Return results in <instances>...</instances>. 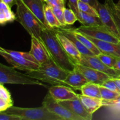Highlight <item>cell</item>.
Instances as JSON below:
<instances>
[{
  "label": "cell",
  "instance_id": "7a4b0ae2",
  "mask_svg": "<svg viewBox=\"0 0 120 120\" xmlns=\"http://www.w3.org/2000/svg\"><path fill=\"white\" fill-rule=\"evenodd\" d=\"M25 73L32 78L51 86L58 84L66 86L64 83V80L66 78L69 71L61 68L50 58L41 64L38 69L26 71Z\"/></svg>",
  "mask_w": 120,
  "mask_h": 120
},
{
  "label": "cell",
  "instance_id": "52a82bcc",
  "mask_svg": "<svg viewBox=\"0 0 120 120\" xmlns=\"http://www.w3.org/2000/svg\"><path fill=\"white\" fill-rule=\"evenodd\" d=\"M80 32L88 35L96 39L112 43H120V39L110 31L106 27L103 25L84 26L81 25L76 28Z\"/></svg>",
  "mask_w": 120,
  "mask_h": 120
},
{
  "label": "cell",
  "instance_id": "ffe728a7",
  "mask_svg": "<svg viewBox=\"0 0 120 120\" xmlns=\"http://www.w3.org/2000/svg\"><path fill=\"white\" fill-rule=\"evenodd\" d=\"M79 98L87 111L91 114L104 105V101L101 98L89 97L82 94H79Z\"/></svg>",
  "mask_w": 120,
  "mask_h": 120
},
{
  "label": "cell",
  "instance_id": "e0dca14e",
  "mask_svg": "<svg viewBox=\"0 0 120 120\" xmlns=\"http://www.w3.org/2000/svg\"><path fill=\"white\" fill-rule=\"evenodd\" d=\"M26 7L44 26L48 28L45 18L44 8L46 2L43 0H22Z\"/></svg>",
  "mask_w": 120,
  "mask_h": 120
},
{
  "label": "cell",
  "instance_id": "6da1fadb",
  "mask_svg": "<svg viewBox=\"0 0 120 120\" xmlns=\"http://www.w3.org/2000/svg\"><path fill=\"white\" fill-rule=\"evenodd\" d=\"M41 39L49 52L51 58L66 71L75 69V64L70 58L55 35L54 29L44 28L41 34Z\"/></svg>",
  "mask_w": 120,
  "mask_h": 120
},
{
  "label": "cell",
  "instance_id": "ba28073f",
  "mask_svg": "<svg viewBox=\"0 0 120 120\" xmlns=\"http://www.w3.org/2000/svg\"><path fill=\"white\" fill-rule=\"evenodd\" d=\"M42 105L45 106L51 112L59 116L62 120H83L82 118L75 114L60 102L54 99L49 92L43 98Z\"/></svg>",
  "mask_w": 120,
  "mask_h": 120
},
{
  "label": "cell",
  "instance_id": "8d00e7d4",
  "mask_svg": "<svg viewBox=\"0 0 120 120\" xmlns=\"http://www.w3.org/2000/svg\"><path fill=\"white\" fill-rule=\"evenodd\" d=\"M81 1H83V2H86V3H87L91 5L92 7H93L94 8H97V5H98V4L99 2V1L98 0H80Z\"/></svg>",
  "mask_w": 120,
  "mask_h": 120
},
{
  "label": "cell",
  "instance_id": "cb8c5ba5",
  "mask_svg": "<svg viewBox=\"0 0 120 120\" xmlns=\"http://www.w3.org/2000/svg\"><path fill=\"white\" fill-rule=\"evenodd\" d=\"M73 32L74 35L76 38L86 47L89 49L90 51L92 52L96 56H97L101 53L99 49L97 48V46L91 41L85 35L83 34L82 33L80 32L78 30H76V28H72Z\"/></svg>",
  "mask_w": 120,
  "mask_h": 120
},
{
  "label": "cell",
  "instance_id": "484cf974",
  "mask_svg": "<svg viewBox=\"0 0 120 120\" xmlns=\"http://www.w3.org/2000/svg\"><path fill=\"white\" fill-rule=\"evenodd\" d=\"M100 86V85L99 84L89 82L84 86L82 87L80 91L82 94L84 95V96L101 98Z\"/></svg>",
  "mask_w": 120,
  "mask_h": 120
},
{
  "label": "cell",
  "instance_id": "83f0119b",
  "mask_svg": "<svg viewBox=\"0 0 120 120\" xmlns=\"http://www.w3.org/2000/svg\"><path fill=\"white\" fill-rule=\"evenodd\" d=\"M77 6H78L79 10L80 11L86 13L89 15H93V16L99 17L97 9L92 7L91 5L79 0Z\"/></svg>",
  "mask_w": 120,
  "mask_h": 120
},
{
  "label": "cell",
  "instance_id": "f1b7e54d",
  "mask_svg": "<svg viewBox=\"0 0 120 120\" xmlns=\"http://www.w3.org/2000/svg\"><path fill=\"white\" fill-rule=\"evenodd\" d=\"M64 22L67 26L71 25L78 21L77 15L75 12L70 8H64Z\"/></svg>",
  "mask_w": 120,
  "mask_h": 120
},
{
  "label": "cell",
  "instance_id": "7402d4cb",
  "mask_svg": "<svg viewBox=\"0 0 120 120\" xmlns=\"http://www.w3.org/2000/svg\"><path fill=\"white\" fill-rule=\"evenodd\" d=\"M78 21L84 26H93L103 25L99 17L93 16L83 12L79 11L76 14ZM104 26V25H103Z\"/></svg>",
  "mask_w": 120,
  "mask_h": 120
},
{
  "label": "cell",
  "instance_id": "30bf717a",
  "mask_svg": "<svg viewBox=\"0 0 120 120\" xmlns=\"http://www.w3.org/2000/svg\"><path fill=\"white\" fill-rule=\"evenodd\" d=\"M75 69L83 74L88 82L99 84L100 86L102 85L105 80L110 78H112L104 73L101 72L93 68L87 67L80 63H76L75 65Z\"/></svg>",
  "mask_w": 120,
  "mask_h": 120
},
{
  "label": "cell",
  "instance_id": "e575fe53",
  "mask_svg": "<svg viewBox=\"0 0 120 120\" xmlns=\"http://www.w3.org/2000/svg\"><path fill=\"white\" fill-rule=\"evenodd\" d=\"M66 0H48L46 3L51 7H65V2Z\"/></svg>",
  "mask_w": 120,
  "mask_h": 120
},
{
  "label": "cell",
  "instance_id": "4dcf8cb0",
  "mask_svg": "<svg viewBox=\"0 0 120 120\" xmlns=\"http://www.w3.org/2000/svg\"><path fill=\"white\" fill-rule=\"evenodd\" d=\"M65 8V7H64ZM63 7H52L53 12L55 15L56 17L59 21L60 24L62 25V27L68 26L64 22V8Z\"/></svg>",
  "mask_w": 120,
  "mask_h": 120
},
{
  "label": "cell",
  "instance_id": "f546056e",
  "mask_svg": "<svg viewBox=\"0 0 120 120\" xmlns=\"http://www.w3.org/2000/svg\"><path fill=\"white\" fill-rule=\"evenodd\" d=\"M97 57L105 65L111 68H114L117 58V57H115L112 55H109V54L104 53L102 52L98 55H97Z\"/></svg>",
  "mask_w": 120,
  "mask_h": 120
},
{
  "label": "cell",
  "instance_id": "277c9868",
  "mask_svg": "<svg viewBox=\"0 0 120 120\" xmlns=\"http://www.w3.org/2000/svg\"><path fill=\"white\" fill-rule=\"evenodd\" d=\"M0 54L5 60L18 70L26 71L36 70L40 64L35 59L31 54L25 52H18L0 48Z\"/></svg>",
  "mask_w": 120,
  "mask_h": 120
},
{
  "label": "cell",
  "instance_id": "7c38bea8",
  "mask_svg": "<svg viewBox=\"0 0 120 120\" xmlns=\"http://www.w3.org/2000/svg\"><path fill=\"white\" fill-rule=\"evenodd\" d=\"M48 92L59 102L73 100L79 97V94L74 91V89L62 84L51 86L48 88Z\"/></svg>",
  "mask_w": 120,
  "mask_h": 120
},
{
  "label": "cell",
  "instance_id": "74e56055",
  "mask_svg": "<svg viewBox=\"0 0 120 120\" xmlns=\"http://www.w3.org/2000/svg\"><path fill=\"white\" fill-rule=\"evenodd\" d=\"M1 1L5 3L6 4L9 5L11 8H12L14 5H16V0H1Z\"/></svg>",
  "mask_w": 120,
  "mask_h": 120
},
{
  "label": "cell",
  "instance_id": "8fae6325",
  "mask_svg": "<svg viewBox=\"0 0 120 120\" xmlns=\"http://www.w3.org/2000/svg\"><path fill=\"white\" fill-rule=\"evenodd\" d=\"M54 30L56 38L71 60L75 64L79 63L82 59V54L80 53L75 45L58 29H54Z\"/></svg>",
  "mask_w": 120,
  "mask_h": 120
},
{
  "label": "cell",
  "instance_id": "9a60e30c",
  "mask_svg": "<svg viewBox=\"0 0 120 120\" xmlns=\"http://www.w3.org/2000/svg\"><path fill=\"white\" fill-rule=\"evenodd\" d=\"M60 103L73 112L75 114L82 118L83 120H91L92 119L93 114L87 111L80 100L79 97L75 99L63 101Z\"/></svg>",
  "mask_w": 120,
  "mask_h": 120
},
{
  "label": "cell",
  "instance_id": "4316f807",
  "mask_svg": "<svg viewBox=\"0 0 120 120\" xmlns=\"http://www.w3.org/2000/svg\"><path fill=\"white\" fill-rule=\"evenodd\" d=\"M101 98L104 101L112 102L120 97V93L110 90L103 86H100Z\"/></svg>",
  "mask_w": 120,
  "mask_h": 120
},
{
  "label": "cell",
  "instance_id": "836d02e7",
  "mask_svg": "<svg viewBox=\"0 0 120 120\" xmlns=\"http://www.w3.org/2000/svg\"><path fill=\"white\" fill-rule=\"evenodd\" d=\"M0 120H23L21 117L12 114L8 113L6 112H0Z\"/></svg>",
  "mask_w": 120,
  "mask_h": 120
},
{
  "label": "cell",
  "instance_id": "2e32d148",
  "mask_svg": "<svg viewBox=\"0 0 120 120\" xmlns=\"http://www.w3.org/2000/svg\"><path fill=\"white\" fill-rule=\"evenodd\" d=\"M85 35L97 46L102 53L112 55L117 58H120V43H116L105 42L96 39L88 35Z\"/></svg>",
  "mask_w": 120,
  "mask_h": 120
},
{
  "label": "cell",
  "instance_id": "4fadbf2b",
  "mask_svg": "<svg viewBox=\"0 0 120 120\" xmlns=\"http://www.w3.org/2000/svg\"><path fill=\"white\" fill-rule=\"evenodd\" d=\"M29 53L40 65L51 58L43 41L31 36V47Z\"/></svg>",
  "mask_w": 120,
  "mask_h": 120
},
{
  "label": "cell",
  "instance_id": "1f68e13d",
  "mask_svg": "<svg viewBox=\"0 0 120 120\" xmlns=\"http://www.w3.org/2000/svg\"><path fill=\"white\" fill-rule=\"evenodd\" d=\"M0 99L3 100L13 105V101L10 92L2 84H0Z\"/></svg>",
  "mask_w": 120,
  "mask_h": 120
},
{
  "label": "cell",
  "instance_id": "d590c367",
  "mask_svg": "<svg viewBox=\"0 0 120 120\" xmlns=\"http://www.w3.org/2000/svg\"><path fill=\"white\" fill-rule=\"evenodd\" d=\"M68 5L70 9H72L75 14H77L79 10L78 9V1L79 0H68Z\"/></svg>",
  "mask_w": 120,
  "mask_h": 120
},
{
  "label": "cell",
  "instance_id": "d4e9b609",
  "mask_svg": "<svg viewBox=\"0 0 120 120\" xmlns=\"http://www.w3.org/2000/svg\"><path fill=\"white\" fill-rule=\"evenodd\" d=\"M104 4L111 14L120 35V10L113 0H105Z\"/></svg>",
  "mask_w": 120,
  "mask_h": 120
},
{
  "label": "cell",
  "instance_id": "60d3db41",
  "mask_svg": "<svg viewBox=\"0 0 120 120\" xmlns=\"http://www.w3.org/2000/svg\"><path fill=\"white\" fill-rule=\"evenodd\" d=\"M116 4H117V7H118V8H119L120 10V0H119V1H118V2H117V3Z\"/></svg>",
  "mask_w": 120,
  "mask_h": 120
},
{
  "label": "cell",
  "instance_id": "5b68a950",
  "mask_svg": "<svg viewBox=\"0 0 120 120\" xmlns=\"http://www.w3.org/2000/svg\"><path fill=\"white\" fill-rule=\"evenodd\" d=\"M0 84H14L22 85H38L48 87L46 84L32 78L26 73H21L14 67L0 63Z\"/></svg>",
  "mask_w": 120,
  "mask_h": 120
},
{
  "label": "cell",
  "instance_id": "603a6c76",
  "mask_svg": "<svg viewBox=\"0 0 120 120\" xmlns=\"http://www.w3.org/2000/svg\"><path fill=\"white\" fill-rule=\"evenodd\" d=\"M45 18L48 28L49 29H57L62 27V25L58 21L57 18L53 12L52 7L48 5L46 3L44 8Z\"/></svg>",
  "mask_w": 120,
  "mask_h": 120
},
{
  "label": "cell",
  "instance_id": "3957f363",
  "mask_svg": "<svg viewBox=\"0 0 120 120\" xmlns=\"http://www.w3.org/2000/svg\"><path fill=\"white\" fill-rule=\"evenodd\" d=\"M16 20L24 28L30 36H34L41 41V34L44 28L38 19L26 7L22 0H16Z\"/></svg>",
  "mask_w": 120,
  "mask_h": 120
},
{
  "label": "cell",
  "instance_id": "ab89813d",
  "mask_svg": "<svg viewBox=\"0 0 120 120\" xmlns=\"http://www.w3.org/2000/svg\"><path fill=\"white\" fill-rule=\"evenodd\" d=\"M112 79H113L114 81L116 84H117V87H118V89H119L120 90V77H115V78H112Z\"/></svg>",
  "mask_w": 120,
  "mask_h": 120
},
{
  "label": "cell",
  "instance_id": "d6a6232c",
  "mask_svg": "<svg viewBox=\"0 0 120 120\" xmlns=\"http://www.w3.org/2000/svg\"><path fill=\"white\" fill-rule=\"evenodd\" d=\"M101 86H103L107 88V89H110V90H112V91L120 93V89H118L117 84H116V83H115V82L114 81L113 79L112 78H110L109 79L105 80V82L102 84V85Z\"/></svg>",
  "mask_w": 120,
  "mask_h": 120
},
{
  "label": "cell",
  "instance_id": "ac0fdd59",
  "mask_svg": "<svg viewBox=\"0 0 120 120\" xmlns=\"http://www.w3.org/2000/svg\"><path fill=\"white\" fill-rule=\"evenodd\" d=\"M66 86L72 88L74 90H81L82 87L89 83L84 75L75 69L68 73L64 80Z\"/></svg>",
  "mask_w": 120,
  "mask_h": 120
},
{
  "label": "cell",
  "instance_id": "f35d334b",
  "mask_svg": "<svg viewBox=\"0 0 120 120\" xmlns=\"http://www.w3.org/2000/svg\"><path fill=\"white\" fill-rule=\"evenodd\" d=\"M114 69L120 72V58H117V60L114 66Z\"/></svg>",
  "mask_w": 120,
  "mask_h": 120
},
{
  "label": "cell",
  "instance_id": "44dd1931",
  "mask_svg": "<svg viewBox=\"0 0 120 120\" xmlns=\"http://www.w3.org/2000/svg\"><path fill=\"white\" fill-rule=\"evenodd\" d=\"M16 20V15L11 10V8L4 2H0V23L4 25Z\"/></svg>",
  "mask_w": 120,
  "mask_h": 120
},
{
  "label": "cell",
  "instance_id": "b9f144b4",
  "mask_svg": "<svg viewBox=\"0 0 120 120\" xmlns=\"http://www.w3.org/2000/svg\"><path fill=\"white\" fill-rule=\"evenodd\" d=\"M43 1H44V2H46L47 1H48V0H43Z\"/></svg>",
  "mask_w": 120,
  "mask_h": 120
},
{
  "label": "cell",
  "instance_id": "9c48e42d",
  "mask_svg": "<svg viewBox=\"0 0 120 120\" xmlns=\"http://www.w3.org/2000/svg\"><path fill=\"white\" fill-rule=\"evenodd\" d=\"M79 63L87 67L93 68L101 72L109 75L112 78L120 77V72L114 68H110L105 65L100 60L97 56H85L82 55L80 62Z\"/></svg>",
  "mask_w": 120,
  "mask_h": 120
},
{
  "label": "cell",
  "instance_id": "d6986e66",
  "mask_svg": "<svg viewBox=\"0 0 120 120\" xmlns=\"http://www.w3.org/2000/svg\"><path fill=\"white\" fill-rule=\"evenodd\" d=\"M58 29L62 34H64L66 37H68L71 42H73L75 46L76 47L79 51L80 52L82 55H85V56H94V54L90 51L88 48H87L74 35L73 32L72 28H67L66 27H61Z\"/></svg>",
  "mask_w": 120,
  "mask_h": 120
},
{
  "label": "cell",
  "instance_id": "5bb4252c",
  "mask_svg": "<svg viewBox=\"0 0 120 120\" xmlns=\"http://www.w3.org/2000/svg\"><path fill=\"white\" fill-rule=\"evenodd\" d=\"M96 9L98 12V16L103 25L106 27L111 32L120 39L119 32L117 29L116 23L105 4H103L99 2Z\"/></svg>",
  "mask_w": 120,
  "mask_h": 120
},
{
  "label": "cell",
  "instance_id": "8992f818",
  "mask_svg": "<svg viewBox=\"0 0 120 120\" xmlns=\"http://www.w3.org/2000/svg\"><path fill=\"white\" fill-rule=\"evenodd\" d=\"M5 112L16 115L25 120H62L42 105L40 107L24 108L12 106Z\"/></svg>",
  "mask_w": 120,
  "mask_h": 120
}]
</instances>
